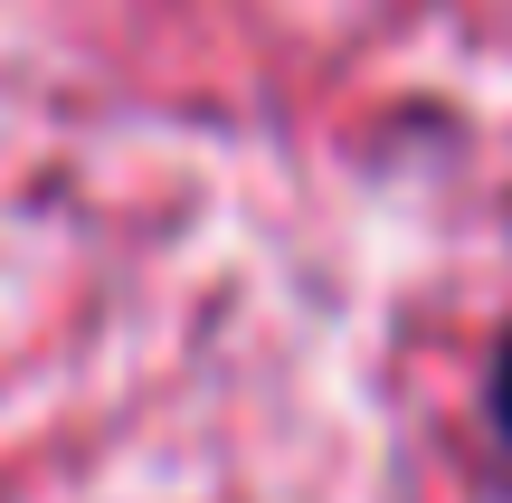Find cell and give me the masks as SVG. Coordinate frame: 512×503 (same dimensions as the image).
<instances>
[{
    "mask_svg": "<svg viewBox=\"0 0 512 503\" xmlns=\"http://www.w3.org/2000/svg\"><path fill=\"white\" fill-rule=\"evenodd\" d=\"M484 418H494V437L512 447V342L494 352V380H484Z\"/></svg>",
    "mask_w": 512,
    "mask_h": 503,
    "instance_id": "1",
    "label": "cell"
}]
</instances>
